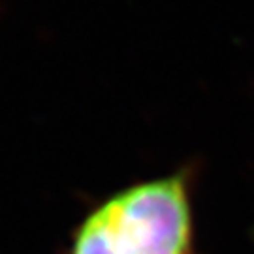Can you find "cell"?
<instances>
[{"mask_svg": "<svg viewBox=\"0 0 254 254\" xmlns=\"http://www.w3.org/2000/svg\"><path fill=\"white\" fill-rule=\"evenodd\" d=\"M70 254H198L194 170L132 183L81 220Z\"/></svg>", "mask_w": 254, "mask_h": 254, "instance_id": "cell-1", "label": "cell"}]
</instances>
